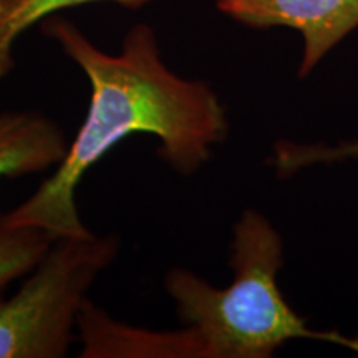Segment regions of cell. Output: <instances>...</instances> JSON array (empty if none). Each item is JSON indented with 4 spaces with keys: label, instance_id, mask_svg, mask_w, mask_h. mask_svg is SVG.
<instances>
[{
    "label": "cell",
    "instance_id": "8992f818",
    "mask_svg": "<svg viewBox=\"0 0 358 358\" xmlns=\"http://www.w3.org/2000/svg\"><path fill=\"white\" fill-rule=\"evenodd\" d=\"M70 141L55 120L38 110H0V179L55 169Z\"/></svg>",
    "mask_w": 358,
    "mask_h": 358
},
{
    "label": "cell",
    "instance_id": "3957f363",
    "mask_svg": "<svg viewBox=\"0 0 358 358\" xmlns=\"http://www.w3.org/2000/svg\"><path fill=\"white\" fill-rule=\"evenodd\" d=\"M116 234L57 237L22 287L0 301V358H64L96 277L118 257Z\"/></svg>",
    "mask_w": 358,
    "mask_h": 358
},
{
    "label": "cell",
    "instance_id": "5b68a950",
    "mask_svg": "<svg viewBox=\"0 0 358 358\" xmlns=\"http://www.w3.org/2000/svg\"><path fill=\"white\" fill-rule=\"evenodd\" d=\"M82 358H203L191 329L151 330L113 319L87 297L77 322Z\"/></svg>",
    "mask_w": 358,
    "mask_h": 358
},
{
    "label": "cell",
    "instance_id": "9c48e42d",
    "mask_svg": "<svg viewBox=\"0 0 358 358\" xmlns=\"http://www.w3.org/2000/svg\"><path fill=\"white\" fill-rule=\"evenodd\" d=\"M57 237L37 226L0 227V294L29 274Z\"/></svg>",
    "mask_w": 358,
    "mask_h": 358
},
{
    "label": "cell",
    "instance_id": "7a4b0ae2",
    "mask_svg": "<svg viewBox=\"0 0 358 358\" xmlns=\"http://www.w3.org/2000/svg\"><path fill=\"white\" fill-rule=\"evenodd\" d=\"M229 266L227 287L185 267L164 275L179 324L196 335L203 358H271L292 340L332 343L358 355V335L312 329L290 307L279 287L284 239L257 209H244L234 222Z\"/></svg>",
    "mask_w": 358,
    "mask_h": 358
},
{
    "label": "cell",
    "instance_id": "ba28073f",
    "mask_svg": "<svg viewBox=\"0 0 358 358\" xmlns=\"http://www.w3.org/2000/svg\"><path fill=\"white\" fill-rule=\"evenodd\" d=\"M348 161H358V138L337 143L279 140L272 148L268 163L275 169L277 176L289 178L308 168L334 166Z\"/></svg>",
    "mask_w": 358,
    "mask_h": 358
},
{
    "label": "cell",
    "instance_id": "52a82bcc",
    "mask_svg": "<svg viewBox=\"0 0 358 358\" xmlns=\"http://www.w3.org/2000/svg\"><path fill=\"white\" fill-rule=\"evenodd\" d=\"M101 2L140 10L158 0H0V80L8 77L15 69L13 48L22 35L32 27L40 25L66 8Z\"/></svg>",
    "mask_w": 358,
    "mask_h": 358
},
{
    "label": "cell",
    "instance_id": "6da1fadb",
    "mask_svg": "<svg viewBox=\"0 0 358 358\" xmlns=\"http://www.w3.org/2000/svg\"><path fill=\"white\" fill-rule=\"evenodd\" d=\"M40 29L83 71L92 98L64 161L24 203L0 214V227L37 226L55 237L90 236L78 213V185L120 141L151 134L159 141L158 155L166 166L187 178L203 169L227 140L226 105L204 80L181 77L164 64L151 25L134 24L116 55L98 48L77 25L58 15Z\"/></svg>",
    "mask_w": 358,
    "mask_h": 358
},
{
    "label": "cell",
    "instance_id": "277c9868",
    "mask_svg": "<svg viewBox=\"0 0 358 358\" xmlns=\"http://www.w3.org/2000/svg\"><path fill=\"white\" fill-rule=\"evenodd\" d=\"M217 10L250 29L295 30L302 37L299 78L358 29V0H217Z\"/></svg>",
    "mask_w": 358,
    "mask_h": 358
}]
</instances>
